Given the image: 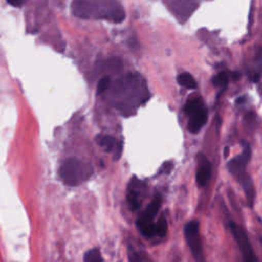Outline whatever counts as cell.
<instances>
[{"label":"cell","mask_w":262,"mask_h":262,"mask_svg":"<svg viewBox=\"0 0 262 262\" xmlns=\"http://www.w3.org/2000/svg\"><path fill=\"white\" fill-rule=\"evenodd\" d=\"M128 261L129 262H152L146 252L141 249L128 247Z\"/></svg>","instance_id":"obj_12"},{"label":"cell","mask_w":262,"mask_h":262,"mask_svg":"<svg viewBox=\"0 0 262 262\" xmlns=\"http://www.w3.org/2000/svg\"><path fill=\"white\" fill-rule=\"evenodd\" d=\"M73 14L82 18H101L121 23L125 11L118 0H73Z\"/></svg>","instance_id":"obj_1"},{"label":"cell","mask_w":262,"mask_h":262,"mask_svg":"<svg viewBox=\"0 0 262 262\" xmlns=\"http://www.w3.org/2000/svg\"><path fill=\"white\" fill-rule=\"evenodd\" d=\"M122 151H123V142H122V141H119V142L116 144L115 148H114V159H115L116 161H118V160L120 159V157H121V155H122Z\"/></svg>","instance_id":"obj_19"},{"label":"cell","mask_w":262,"mask_h":262,"mask_svg":"<svg viewBox=\"0 0 262 262\" xmlns=\"http://www.w3.org/2000/svg\"><path fill=\"white\" fill-rule=\"evenodd\" d=\"M161 204L162 196L160 193H156L150 203L147 205L146 209L137 219V227L141 234L145 237H152L156 235L154 219L161 208Z\"/></svg>","instance_id":"obj_5"},{"label":"cell","mask_w":262,"mask_h":262,"mask_svg":"<svg viewBox=\"0 0 262 262\" xmlns=\"http://www.w3.org/2000/svg\"><path fill=\"white\" fill-rule=\"evenodd\" d=\"M229 228L239 248L244 262H258L246 230L233 221L229 223Z\"/></svg>","instance_id":"obj_7"},{"label":"cell","mask_w":262,"mask_h":262,"mask_svg":"<svg viewBox=\"0 0 262 262\" xmlns=\"http://www.w3.org/2000/svg\"><path fill=\"white\" fill-rule=\"evenodd\" d=\"M244 100H245V97H244V96H242V97H239V98L236 100V102H237V103H243V101H244Z\"/></svg>","instance_id":"obj_22"},{"label":"cell","mask_w":262,"mask_h":262,"mask_svg":"<svg viewBox=\"0 0 262 262\" xmlns=\"http://www.w3.org/2000/svg\"><path fill=\"white\" fill-rule=\"evenodd\" d=\"M195 0H174L172 3L173 11L182 18H186L196 8Z\"/></svg>","instance_id":"obj_11"},{"label":"cell","mask_w":262,"mask_h":262,"mask_svg":"<svg viewBox=\"0 0 262 262\" xmlns=\"http://www.w3.org/2000/svg\"><path fill=\"white\" fill-rule=\"evenodd\" d=\"M177 82L188 89H195L196 88V82L194 78L189 73H181L177 76Z\"/></svg>","instance_id":"obj_14"},{"label":"cell","mask_w":262,"mask_h":262,"mask_svg":"<svg viewBox=\"0 0 262 262\" xmlns=\"http://www.w3.org/2000/svg\"><path fill=\"white\" fill-rule=\"evenodd\" d=\"M141 185H142V183L135 177H133V179L129 183L128 190H127V202H128L129 209L132 212H135L140 207Z\"/></svg>","instance_id":"obj_9"},{"label":"cell","mask_w":262,"mask_h":262,"mask_svg":"<svg viewBox=\"0 0 262 262\" xmlns=\"http://www.w3.org/2000/svg\"><path fill=\"white\" fill-rule=\"evenodd\" d=\"M110 84H111L110 77H107V76L102 77V78L98 81V83H97V88H96L97 94L103 93V92L110 87Z\"/></svg>","instance_id":"obj_18"},{"label":"cell","mask_w":262,"mask_h":262,"mask_svg":"<svg viewBox=\"0 0 262 262\" xmlns=\"http://www.w3.org/2000/svg\"><path fill=\"white\" fill-rule=\"evenodd\" d=\"M212 82L215 86H220V87H224L227 85L228 83V76L225 72H220L218 73L216 76L213 77Z\"/></svg>","instance_id":"obj_17"},{"label":"cell","mask_w":262,"mask_h":262,"mask_svg":"<svg viewBox=\"0 0 262 262\" xmlns=\"http://www.w3.org/2000/svg\"><path fill=\"white\" fill-rule=\"evenodd\" d=\"M84 262H102V256L98 248L88 250L84 255Z\"/></svg>","instance_id":"obj_15"},{"label":"cell","mask_w":262,"mask_h":262,"mask_svg":"<svg viewBox=\"0 0 262 262\" xmlns=\"http://www.w3.org/2000/svg\"><path fill=\"white\" fill-rule=\"evenodd\" d=\"M97 144L99 146H101L105 151H113L117 142H116V139L110 135H102V134H99L96 136L95 138Z\"/></svg>","instance_id":"obj_13"},{"label":"cell","mask_w":262,"mask_h":262,"mask_svg":"<svg viewBox=\"0 0 262 262\" xmlns=\"http://www.w3.org/2000/svg\"><path fill=\"white\" fill-rule=\"evenodd\" d=\"M172 167H173V164L171 163V162H167V163H165L164 165H163V171L165 172V173H169L170 171H171V169H172Z\"/></svg>","instance_id":"obj_21"},{"label":"cell","mask_w":262,"mask_h":262,"mask_svg":"<svg viewBox=\"0 0 262 262\" xmlns=\"http://www.w3.org/2000/svg\"><path fill=\"white\" fill-rule=\"evenodd\" d=\"M184 237L195 262H205L202 241L200 235V223L196 220L187 222L184 226Z\"/></svg>","instance_id":"obj_6"},{"label":"cell","mask_w":262,"mask_h":262,"mask_svg":"<svg viewBox=\"0 0 262 262\" xmlns=\"http://www.w3.org/2000/svg\"><path fill=\"white\" fill-rule=\"evenodd\" d=\"M140 77L139 76H134V75H127L124 77V79H121L118 81L116 88H114V91L117 94V106L119 107L120 105L124 106L125 101L127 102V110L130 111L129 104L131 103V107L135 108L138 106L141 102L145 101L147 96V89L144 85V83L141 85L140 83ZM148 94V93H147Z\"/></svg>","instance_id":"obj_2"},{"label":"cell","mask_w":262,"mask_h":262,"mask_svg":"<svg viewBox=\"0 0 262 262\" xmlns=\"http://www.w3.org/2000/svg\"><path fill=\"white\" fill-rule=\"evenodd\" d=\"M6 1L14 7H20L25 2V0H6Z\"/></svg>","instance_id":"obj_20"},{"label":"cell","mask_w":262,"mask_h":262,"mask_svg":"<svg viewBox=\"0 0 262 262\" xmlns=\"http://www.w3.org/2000/svg\"><path fill=\"white\" fill-rule=\"evenodd\" d=\"M243 151L227 163L228 171L242 185L249 206H252L255 200V189L251 176L246 171V166L251 158V148L247 142L243 141Z\"/></svg>","instance_id":"obj_3"},{"label":"cell","mask_w":262,"mask_h":262,"mask_svg":"<svg viewBox=\"0 0 262 262\" xmlns=\"http://www.w3.org/2000/svg\"><path fill=\"white\" fill-rule=\"evenodd\" d=\"M155 228H156V235L163 237L166 235L167 233V229H168V224H167V220L165 215H162L159 220L157 221V223H155Z\"/></svg>","instance_id":"obj_16"},{"label":"cell","mask_w":262,"mask_h":262,"mask_svg":"<svg viewBox=\"0 0 262 262\" xmlns=\"http://www.w3.org/2000/svg\"><path fill=\"white\" fill-rule=\"evenodd\" d=\"M91 163L78 158H70L63 161L59 168V177L69 186H78L87 181L93 174Z\"/></svg>","instance_id":"obj_4"},{"label":"cell","mask_w":262,"mask_h":262,"mask_svg":"<svg viewBox=\"0 0 262 262\" xmlns=\"http://www.w3.org/2000/svg\"><path fill=\"white\" fill-rule=\"evenodd\" d=\"M189 121L187 123V129L190 133H196L201 130V128L205 125L208 119V110L201 102L193 110H191L188 114Z\"/></svg>","instance_id":"obj_8"},{"label":"cell","mask_w":262,"mask_h":262,"mask_svg":"<svg viewBox=\"0 0 262 262\" xmlns=\"http://www.w3.org/2000/svg\"><path fill=\"white\" fill-rule=\"evenodd\" d=\"M211 173H212L211 163L208 161V159L205 156L201 155L199 157V166L195 174L198 185L201 187L205 186L211 177Z\"/></svg>","instance_id":"obj_10"}]
</instances>
